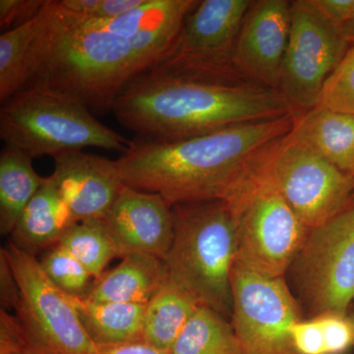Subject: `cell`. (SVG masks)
I'll use <instances>...</instances> for the list:
<instances>
[{
    "instance_id": "obj_6",
    "label": "cell",
    "mask_w": 354,
    "mask_h": 354,
    "mask_svg": "<svg viewBox=\"0 0 354 354\" xmlns=\"http://www.w3.org/2000/svg\"><path fill=\"white\" fill-rule=\"evenodd\" d=\"M264 152L253 171L223 201L234 221L235 263L264 276L283 278L310 230L266 174Z\"/></svg>"
},
{
    "instance_id": "obj_19",
    "label": "cell",
    "mask_w": 354,
    "mask_h": 354,
    "mask_svg": "<svg viewBox=\"0 0 354 354\" xmlns=\"http://www.w3.org/2000/svg\"><path fill=\"white\" fill-rule=\"evenodd\" d=\"M84 329L97 348L144 342L146 305L72 297Z\"/></svg>"
},
{
    "instance_id": "obj_17",
    "label": "cell",
    "mask_w": 354,
    "mask_h": 354,
    "mask_svg": "<svg viewBox=\"0 0 354 354\" xmlns=\"http://www.w3.org/2000/svg\"><path fill=\"white\" fill-rule=\"evenodd\" d=\"M74 223L75 221L53 177H44L41 187L21 214L11 234V241L35 255L57 245L62 235Z\"/></svg>"
},
{
    "instance_id": "obj_35",
    "label": "cell",
    "mask_w": 354,
    "mask_h": 354,
    "mask_svg": "<svg viewBox=\"0 0 354 354\" xmlns=\"http://www.w3.org/2000/svg\"><path fill=\"white\" fill-rule=\"evenodd\" d=\"M348 208H354V192L353 196L351 198V201L348 203Z\"/></svg>"
},
{
    "instance_id": "obj_7",
    "label": "cell",
    "mask_w": 354,
    "mask_h": 354,
    "mask_svg": "<svg viewBox=\"0 0 354 354\" xmlns=\"http://www.w3.org/2000/svg\"><path fill=\"white\" fill-rule=\"evenodd\" d=\"M15 283L11 307L28 354H97L72 297L51 283L39 261L12 241L1 256Z\"/></svg>"
},
{
    "instance_id": "obj_18",
    "label": "cell",
    "mask_w": 354,
    "mask_h": 354,
    "mask_svg": "<svg viewBox=\"0 0 354 354\" xmlns=\"http://www.w3.org/2000/svg\"><path fill=\"white\" fill-rule=\"evenodd\" d=\"M291 134L354 176V116L315 106L293 118Z\"/></svg>"
},
{
    "instance_id": "obj_15",
    "label": "cell",
    "mask_w": 354,
    "mask_h": 354,
    "mask_svg": "<svg viewBox=\"0 0 354 354\" xmlns=\"http://www.w3.org/2000/svg\"><path fill=\"white\" fill-rule=\"evenodd\" d=\"M53 158L50 176L75 223L102 221L125 185L118 162L83 151Z\"/></svg>"
},
{
    "instance_id": "obj_32",
    "label": "cell",
    "mask_w": 354,
    "mask_h": 354,
    "mask_svg": "<svg viewBox=\"0 0 354 354\" xmlns=\"http://www.w3.org/2000/svg\"><path fill=\"white\" fill-rule=\"evenodd\" d=\"M97 354H169L160 349L153 348L145 342H131V344H120V346L99 348Z\"/></svg>"
},
{
    "instance_id": "obj_21",
    "label": "cell",
    "mask_w": 354,
    "mask_h": 354,
    "mask_svg": "<svg viewBox=\"0 0 354 354\" xmlns=\"http://www.w3.org/2000/svg\"><path fill=\"white\" fill-rule=\"evenodd\" d=\"M32 158L14 147L0 153V232L12 234L21 214L41 187L44 177L37 174Z\"/></svg>"
},
{
    "instance_id": "obj_16",
    "label": "cell",
    "mask_w": 354,
    "mask_h": 354,
    "mask_svg": "<svg viewBox=\"0 0 354 354\" xmlns=\"http://www.w3.org/2000/svg\"><path fill=\"white\" fill-rule=\"evenodd\" d=\"M94 281L84 299L146 305L167 279L164 260L147 253H129Z\"/></svg>"
},
{
    "instance_id": "obj_31",
    "label": "cell",
    "mask_w": 354,
    "mask_h": 354,
    "mask_svg": "<svg viewBox=\"0 0 354 354\" xmlns=\"http://www.w3.org/2000/svg\"><path fill=\"white\" fill-rule=\"evenodd\" d=\"M310 2L339 29L354 16V0H310Z\"/></svg>"
},
{
    "instance_id": "obj_5",
    "label": "cell",
    "mask_w": 354,
    "mask_h": 354,
    "mask_svg": "<svg viewBox=\"0 0 354 354\" xmlns=\"http://www.w3.org/2000/svg\"><path fill=\"white\" fill-rule=\"evenodd\" d=\"M0 138L32 158L92 147L123 153L134 144L100 122L75 97L44 86H28L3 102Z\"/></svg>"
},
{
    "instance_id": "obj_4",
    "label": "cell",
    "mask_w": 354,
    "mask_h": 354,
    "mask_svg": "<svg viewBox=\"0 0 354 354\" xmlns=\"http://www.w3.org/2000/svg\"><path fill=\"white\" fill-rule=\"evenodd\" d=\"M174 239L164 260L167 277L200 305L232 318V272L236 258L234 218L227 202L172 207Z\"/></svg>"
},
{
    "instance_id": "obj_27",
    "label": "cell",
    "mask_w": 354,
    "mask_h": 354,
    "mask_svg": "<svg viewBox=\"0 0 354 354\" xmlns=\"http://www.w3.org/2000/svg\"><path fill=\"white\" fill-rule=\"evenodd\" d=\"M322 329L326 354H344L354 346V326L348 315L326 313L315 316Z\"/></svg>"
},
{
    "instance_id": "obj_1",
    "label": "cell",
    "mask_w": 354,
    "mask_h": 354,
    "mask_svg": "<svg viewBox=\"0 0 354 354\" xmlns=\"http://www.w3.org/2000/svg\"><path fill=\"white\" fill-rule=\"evenodd\" d=\"M197 2L147 0L132 12L99 19L46 0L30 48L27 87L64 92L92 113L111 111L127 84L167 55Z\"/></svg>"
},
{
    "instance_id": "obj_20",
    "label": "cell",
    "mask_w": 354,
    "mask_h": 354,
    "mask_svg": "<svg viewBox=\"0 0 354 354\" xmlns=\"http://www.w3.org/2000/svg\"><path fill=\"white\" fill-rule=\"evenodd\" d=\"M199 304L167 277L145 306L143 341L169 353Z\"/></svg>"
},
{
    "instance_id": "obj_9",
    "label": "cell",
    "mask_w": 354,
    "mask_h": 354,
    "mask_svg": "<svg viewBox=\"0 0 354 354\" xmlns=\"http://www.w3.org/2000/svg\"><path fill=\"white\" fill-rule=\"evenodd\" d=\"M263 167L308 230L348 209L354 176L339 171L291 132L268 146Z\"/></svg>"
},
{
    "instance_id": "obj_25",
    "label": "cell",
    "mask_w": 354,
    "mask_h": 354,
    "mask_svg": "<svg viewBox=\"0 0 354 354\" xmlns=\"http://www.w3.org/2000/svg\"><path fill=\"white\" fill-rule=\"evenodd\" d=\"M39 261L46 277L65 295L81 299L88 297L95 279L64 247H51Z\"/></svg>"
},
{
    "instance_id": "obj_36",
    "label": "cell",
    "mask_w": 354,
    "mask_h": 354,
    "mask_svg": "<svg viewBox=\"0 0 354 354\" xmlns=\"http://www.w3.org/2000/svg\"><path fill=\"white\" fill-rule=\"evenodd\" d=\"M349 319H351V322H353L354 326V309L351 310V314H348Z\"/></svg>"
},
{
    "instance_id": "obj_23",
    "label": "cell",
    "mask_w": 354,
    "mask_h": 354,
    "mask_svg": "<svg viewBox=\"0 0 354 354\" xmlns=\"http://www.w3.org/2000/svg\"><path fill=\"white\" fill-rule=\"evenodd\" d=\"M90 272L95 281L106 272V266L114 258H121L102 221H81L72 225L58 242Z\"/></svg>"
},
{
    "instance_id": "obj_12",
    "label": "cell",
    "mask_w": 354,
    "mask_h": 354,
    "mask_svg": "<svg viewBox=\"0 0 354 354\" xmlns=\"http://www.w3.org/2000/svg\"><path fill=\"white\" fill-rule=\"evenodd\" d=\"M351 44L310 0L291 1V28L279 90L300 111L318 104L324 85Z\"/></svg>"
},
{
    "instance_id": "obj_28",
    "label": "cell",
    "mask_w": 354,
    "mask_h": 354,
    "mask_svg": "<svg viewBox=\"0 0 354 354\" xmlns=\"http://www.w3.org/2000/svg\"><path fill=\"white\" fill-rule=\"evenodd\" d=\"M59 1V0H58ZM147 0H60L67 10L99 19L120 17L136 10Z\"/></svg>"
},
{
    "instance_id": "obj_22",
    "label": "cell",
    "mask_w": 354,
    "mask_h": 354,
    "mask_svg": "<svg viewBox=\"0 0 354 354\" xmlns=\"http://www.w3.org/2000/svg\"><path fill=\"white\" fill-rule=\"evenodd\" d=\"M169 354H243L232 323L199 305L178 335Z\"/></svg>"
},
{
    "instance_id": "obj_29",
    "label": "cell",
    "mask_w": 354,
    "mask_h": 354,
    "mask_svg": "<svg viewBox=\"0 0 354 354\" xmlns=\"http://www.w3.org/2000/svg\"><path fill=\"white\" fill-rule=\"evenodd\" d=\"M46 0H0V27L15 29L35 19Z\"/></svg>"
},
{
    "instance_id": "obj_2",
    "label": "cell",
    "mask_w": 354,
    "mask_h": 354,
    "mask_svg": "<svg viewBox=\"0 0 354 354\" xmlns=\"http://www.w3.org/2000/svg\"><path fill=\"white\" fill-rule=\"evenodd\" d=\"M295 116L234 125L178 141L140 140L116 160L129 187L169 206L227 200L253 171L268 146L292 129Z\"/></svg>"
},
{
    "instance_id": "obj_13",
    "label": "cell",
    "mask_w": 354,
    "mask_h": 354,
    "mask_svg": "<svg viewBox=\"0 0 354 354\" xmlns=\"http://www.w3.org/2000/svg\"><path fill=\"white\" fill-rule=\"evenodd\" d=\"M291 28V1H252L242 23L234 53L243 80L278 88Z\"/></svg>"
},
{
    "instance_id": "obj_10",
    "label": "cell",
    "mask_w": 354,
    "mask_h": 354,
    "mask_svg": "<svg viewBox=\"0 0 354 354\" xmlns=\"http://www.w3.org/2000/svg\"><path fill=\"white\" fill-rule=\"evenodd\" d=\"M291 266L314 317L348 315L354 301V208L310 230Z\"/></svg>"
},
{
    "instance_id": "obj_3",
    "label": "cell",
    "mask_w": 354,
    "mask_h": 354,
    "mask_svg": "<svg viewBox=\"0 0 354 354\" xmlns=\"http://www.w3.org/2000/svg\"><path fill=\"white\" fill-rule=\"evenodd\" d=\"M140 140L178 141L234 125L300 113L278 88L249 82H214L141 74L111 109Z\"/></svg>"
},
{
    "instance_id": "obj_24",
    "label": "cell",
    "mask_w": 354,
    "mask_h": 354,
    "mask_svg": "<svg viewBox=\"0 0 354 354\" xmlns=\"http://www.w3.org/2000/svg\"><path fill=\"white\" fill-rule=\"evenodd\" d=\"M38 17V16H37ZM0 36V100L6 102L27 87L28 59L38 18Z\"/></svg>"
},
{
    "instance_id": "obj_33",
    "label": "cell",
    "mask_w": 354,
    "mask_h": 354,
    "mask_svg": "<svg viewBox=\"0 0 354 354\" xmlns=\"http://www.w3.org/2000/svg\"><path fill=\"white\" fill-rule=\"evenodd\" d=\"M339 30H341L342 36L348 41L349 44H354V16L348 22L342 25Z\"/></svg>"
},
{
    "instance_id": "obj_30",
    "label": "cell",
    "mask_w": 354,
    "mask_h": 354,
    "mask_svg": "<svg viewBox=\"0 0 354 354\" xmlns=\"http://www.w3.org/2000/svg\"><path fill=\"white\" fill-rule=\"evenodd\" d=\"M291 339L298 354H326L322 329L315 317L295 323Z\"/></svg>"
},
{
    "instance_id": "obj_34",
    "label": "cell",
    "mask_w": 354,
    "mask_h": 354,
    "mask_svg": "<svg viewBox=\"0 0 354 354\" xmlns=\"http://www.w3.org/2000/svg\"><path fill=\"white\" fill-rule=\"evenodd\" d=\"M0 354H24L20 348L6 342H0Z\"/></svg>"
},
{
    "instance_id": "obj_14",
    "label": "cell",
    "mask_w": 354,
    "mask_h": 354,
    "mask_svg": "<svg viewBox=\"0 0 354 354\" xmlns=\"http://www.w3.org/2000/svg\"><path fill=\"white\" fill-rule=\"evenodd\" d=\"M102 221L121 258L129 253H147L165 260L171 249L174 213L158 194L124 185Z\"/></svg>"
},
{
    "instance_id": "obj_26",
    "label": "cell",
    "mask_w": 354,
    "mask_h": 354,
    "mask_svg": "<svg viewBox=\"0 0 354 354\" xmlns=\"http://www.w3.org/2000/svg\"><path fill=\"white\" fill-rule=\"evenodd\" d=\"M317 106L354 116V44L324 85Z\"/></svg>"
},
{
    "instance_id": "obj_11",
    "label": "cell",
    "mask_w": 354,
    "mask_h": 354,
    "mask_svg": "<svg viewBox=\"0 0 354 354\" xmlns=\"http://www.w3.org/2000/svg\"><path fill=\"white\" fill-rule=\"evenodd\" d=\"M232 326L243 354H298L291 328L302 320L283 278H271L234 262Z\"/></svg>"
},
{
    "instance_id": "obj_8",
    "label": "cell",
    "mask_w": 354,
    "mask_h": 354,
    "mask_svg": "<svg viewBox=\"0 0 354 354\" xmlns=\"http://www.w3.org/2000/svg\"><path fill=\"white\" fill-rule=\"evenodd\" d=\"M251 4V0L198 1L167 55L147 73L214 82L246 81L235 71L234 53Z\"/></svg>"
}]
</instances>
